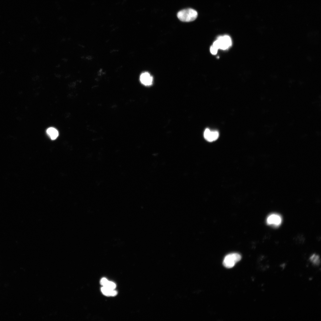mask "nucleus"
Returning <instances> with one entry per match:
<instances>
[{"label":"nucleus","mask_w":321,"mask_h":321,"mask_svg":"<svg viewBox=\"0 0 321 321\" xmlns=\"http://www.w3.org/2000/svg\"><path fill=\"white\" fill-rule=\"evenodd\" d=\"M198 15L197 12L191 8H188L181 10L177 14L178 19L183 22H189L195 20Z\"/></svg>","instance_id":"obj_1"},{"label":"nucleus","mask_w":321,"mask_h":321,"mask_svg":"<svg viewBox=\"0 0 321 321\" xmlns=\"http://www.w3.org/2000/svg\"><path fill=\"white\" fill-rule=\"evenodd\" d=\"M232 45V40L230 36L224 35L219 36L213 43V45L217 49L226 50Z\"/></svg>","instance_id":"obj_2"},{"label":"nucleus","mask_w":321,"mask_h":321,"mask_svg":"<svg viewBox=\"0 0 321 321\" xmlns=\"http://www.w3.org/2000/svg\"><path fill=\"white\" fill-rule=\"evenodd\" d=\"M241 258V255L237 253H232L226 255L224 257L223 264L224 266L227 268H231L235 264L240 260Z\"/></svg>","instance_id":"obj_3"},{"label":"nucleus","mask_w":321,"mask_h":321,"mask_svg":"<svg viewBox=\"0 0 321 321\" xmlns=\"http://www.w3.org/2000/svg\"><path fill=\"white\" fill-rule=\"evenodd\" d=\"M266 221L268 225L276 227L280 225L282 218L279 215L273 213L270 214L267 217Z\"/></svg>","instance_id":"obj_4"},{"label":"nucleus","mask_w":321,"mask_h":321,"mask_svg":"<svg viewBox=\"0 0 321 321\" xmlns=\"http://www.w3.org/2000/svg\"><path fill=\"white\" fill-rule=\"evenodd\" d=\"M219 135L218 131L211 130L209 128L206 129L204 133V139L209 142H212L216 140L218 138Z\"/></svg>","instance_id":"obj_5"},{"label":"nucleus","mask_w":321,"mask_h":321,"mask_svg":"<svg viewBox=\"0 0 321 321\" xmlns=\"http://www.w3.org/2000/svg\"><path fill=\"white\" fill-rule=\"evenodd\" d=\"M153 79L152 77L147 72L142 73L140 77L141 83L144 85L146 86H150L152 84Z\"/></svg>","instance_id":"obj_6"},{"label":"nucleus","mask_w":321,"mask_h":321,"mask_svg":"<svg viewBox=\"0 0 321 321\" xmlns=\"http://www.w3.org/2000/svg\"><path fill=\"white\" fill-rule=\"evenodd\" d=\"M46 133L51 139L52 140L55 139L59 135V133L57 130L52 127L48 128L46 130Z\"/></svg>","instance_id":"obj_7"},{"label":"nucleus","mask_w":321,"mask_h":321,"mask_svg":"<svg viewBox=\"0 0 321 321\" xmlns=\"http://www.w3.org/2000/svg\"><path fill=\"white\" fill-rule=\"evenodd\" d=\"M101 291L103 294L107 296H114L117 294V292L114 290H111L104 287L101 288Z\"/></svg>","instance_id":"obj_8"},{"label":"nucleus","mask_w":321,"mask_h":321,"mask_svg":"<svg viewBox=\"0 0 321 321\" xmlns=\"http://www.w3.org/2000/svg\"><path fill=\"white\" fill-rule=\"evenodd\" d=\"M311 261L314 265H318L320 262V257L318 255L314 254L310 258Z\"/></svg>","instance_id":"obj_9"},{"label":"nucleus","mask_w":321,"mask_h":321,"mask_svg":"<svg viewBox=\"0 0 321 321\" xmlns=\"http://www.w3.org/2000/svg\"><path fill=\"white\" fill-rule=\"evenodd\" d=\"M103 287H107L111 290H114L116 287V285L114 283L108 281Z\"/></svg>","instance_id":"obj_10"},{"label":"nucleus","mask_w":321,"mask_h":321,"mask_svg":"<svg viewBox=\"0 0 321 321\" xmlns=\"http://www.w3.org/2000/svg\"><path fill=\"white\" fill-rule=\"evenodd\" d=\"M218 50V49L213 45L211 46L210 48V51L211 53L213 55L216 54Z\"/></svg>","instance_id":"obj_11"},{"label":"nucleus","mask_w":321,"mask_h":321,"mask_svg":"<svg viewBox=\"0 0 321 321\" xmlns=\"http://www.w3.org/2000/svg\"><path fill=\"white\" fill-rule=\"evenodd\" d=\"M108 281V280L106 278H102L100 280V284L101 285L103 286L106 284Z\"/></svg>","instance_id":"obj_12"}]
</instances>
